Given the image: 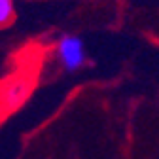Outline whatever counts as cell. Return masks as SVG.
Returning a JSON list of instances; mask_svg holds the SVG:
<instances>
[{"mask_svg": "<svg viewBox=\"0 0 159 159\" xmlns=\"http://www.w3.org/2000/svg\"><path fill=\"white\" fill-rule=\"evenodd\" d=\"M34 85H36V78L29 68L6 78L0 84V116L6 117L17 112L29 101Z\"/></svg>", "mask_w": 159, "mask_h": 159, "instance_id": "1", "label": "cell"}, {"mask_svg": "<svg viewBox=\"0 0 159 159\" xmlns=\"http://www.w3.org/2000/svg\"><path fill=\"white\" fill-rule=\"evenodd\" d=\"M15 19V0H0V29L10 27Z\"/></svg>", "mask_w": 159, "mask_h": 159, "instance_id": "3", "label": "cell"}, {"mask_svg": "<svg viewBox=\"0 0 159 159\" xmlns=\"http://www.w3.org/2000/svg\"><path fill=\"white\" fill-rule=\"evenodd\" d=\"M57 55H59L61 65L68 72L80 70V68L85 65V61H87L85 48H84L82 38H78L74 34H66V36H63L57 42Z\"/></svg>", "mask_w": 159, "mask_h": 159, "instance_id": "2", "label": "cell"}]
</instances>
